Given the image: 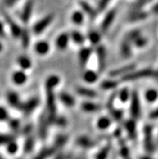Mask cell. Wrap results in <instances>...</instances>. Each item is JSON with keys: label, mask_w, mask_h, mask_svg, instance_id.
<instances>
[{"label": "cell", "mask_w": 158, "mask_h": 159, "mask_svg": "<svg viewBox=\"0 0 158 159\" xmlns=\"http://www.w3.org/2000/svg\"><path fill=\"white\" fill-rule=\"evenodd\" d=\"M156 74L152 70V69H143L139 71L131 72L125 76L122 77V81H134L139 80V79H146L150 77L154 76Z\"/></svg>", "instance_id": "cell-1"}, {"label": "cell", "mask_w": 158, "mask_h": 159, "mask_svg": "<svg viewBox=\"0 0 158 159\" xmlns=\"http://www.w3.org/2000/svg\"><path fill=\"white\" fill-rule=\"evenodd\" d=\"M144 146L148 153H152L154 149L152 140V128L150 125H146L144 129Z\"/></svg>", "instance_id": "cell-2"}, {"label": "cell", "mask_w": 158, "mask_h": 159, "mask_svg": "<svg viewBox=\"0 0 158 159\" xmlns=\"http://www.w3.org/2000/svg\"><path fill=\"white\" fill-rule=\"evenodd\" d=\"M54 19L53 15L49 14L47 15L46 16H44V18H42L40 21L36 23L34 25V28H33V31L36 34H40L41 32H43V31L44 29H46L49 24L52 22V20Z\"/></svg>", "instance_id": "cell-3"}, {"label": "cell", "mask_w": 158, "mask_h": 159, "mask_svg": "<svg viewBox=\"0 0 158 159\" xmlns=\"http://www.w3.org/2000/svg\"><path fill=\"white\" fill-rule=\"evenodd\" d=\"M131 115L134 118H138L140 115V104L137 92H133L131 99Z\"/></svg>", "instance_id": "cell-4"}, {"label": "cell", "mask_w": 158, "mask_h": 159, "mask_svg": "<svg viewBox=\"0 0 158 159\" xmlns=\"http://www.w3.org/2000/svg\"><path fill=\"white\" fill-rule=\"evenodd\" d=\"M33 7H34V1L33 0H27L26 2L24 3L22 13H21V20L25 24L29 22V20H30L32 11H33Z\"/></svg>", "instance_id": "cell-5"}, {"label": "cell", "mask_w": 158, "mask_h": 159, "mask_svg": "<svg viewBox=\"0 0 158 159\" xmlns=\"http://www.w3.org/2000/svg\"><path fill=\"white\" fill-rule=\"evenodd\" d=\"M78 4H79V7H81L84 14L87 15L90 18L94 19L96 17L97 15H98L97 10L91 4L89 3L87 1H86V0H79Z\"/></svg>", "instance_id": "cell-6"}, {"label": "cell", "mask_w": 158, "mask_h": 159, "mask_svg": "<svg viewBox=\"0 0 158 159\" xmlns=\"http://www.w3.org/2000/svg\"><path fill=\"white\" fill-rule=\"evenodd\" d=\"M115 16L116 11L114 9L110 10L105 15L104 19L102 21V24H101V30L102 32H106L108 30V28L111 26L112 23L114 22L115 18Z\"/></svg>", "instance_id": "cell-7"}, {"label": "cell", "mask_w": 158, "mask_h": 159, "mask_svg": "<svg viewBox=\"0 0 158 159\" xmlns=\"http://www.w3.org/2000/svg\"><path fill=\"white\" fill-rule=\"evenodd\" d=\"M135 68H136V66L134 64L127 65V66H124L113 70H111L109 73V75L112 77V78H115V77L117 76L124 77L128 75V74H129V73H131V71L133 70Z\"/></svg>", "instance_id": "cell-8"}, {"label": "cell", "mask_w": 158, "mask_h": 159, "mask_svg": "<svg viewBox=\"0 0 158 159\" xmlns=\"http://www.w3.org/2000/svg\"><path fill=\"white\" fill-rule=\"evenodd\" d=\"M98 57V67L99 72L104 71L106 68V50L104 47L98 46L96 50Z\"/></svg>", "instance_id": "cell-9"}, {"label": "cell", "mask_w": 158, "mask_h": 159, "mask_svg": "<svg viewBox=\"0 0 158 159\" xmlns=\"http://www.w3.org/2000/svg\"><path fill=\"white\" fill-rule=\"evenodd\" d=\"M3 16L5 17V19H6V22L9 24V27H10L11 32L12 35H13L15 37L21 36L23 30L20 28V27L19 26L18 24H16L14 20H12L9 17V16H8L7 14H6L4 11H3Z\"/></svg>", "instance_id": "cell-10"}, {"label": "cell", "mask_w": 158, "mask_h": 159, "mask_svg": "<svg viewBox=\"0 0 158 159\" xmlns=\"http://www.w3.org/2000/svg\"><path fill=\"white\" fill-rule=\"evenodd\" d=\"M148 13L144 11H140V9H134L133 11L128 16V21L130 22H138L148 18Z\"/></svg>", "instance_id": "cell-11"}, {"label": "cell", "mask_w": 158, "mask_h": 159, "mask_svg": "<svg viewBox=\"0 0 158 159\" xmlns=\"http://www.w3.org/2000/svg\"><path fill=\"white\" fill-rule=\"evenodd\" d=\"M38 103L39 101L36 98L31 99L28 101H27L26 103H23L21 110L24 111L25 115H29V114H31L36 108Z\"/></svg>", "instance_id": "cell-12"}, {"label": "cell", "mask_w": 158, "mask_h": 159, "mask_svg": "<svg viewBox=\"0 0 158 159\" xmlns=\"http://www.w3.org/2000/svg\"><path fill=\"white\" fill-rule=\"evenodd\" d=\"M49 120H48V116L41 115L40 119V125H39V133L40 136L42 138H44L46 137L47 134V129H48V125H49Z\"/></svg>", "instance_id": "cell-13"}, {"label": "cell", "mask_w": 158, "mask_h": 159, "mask_svg": "<svg viewBox=\"0 0 158 159\" xmlns=\"http://www.w3.org/2000/svg\"><path fill=\"white\" fill-rule=\"evenodd\" d=\"M7 99L8 103L9 104L13 107H16V108H19L21 110V107H22L23 103H20V100L19 99V96L17 94H16L15 92H9L7 95Z\"/></svg>", "instance_id": "cell-14"}, {"label": "cell", "mask_w": 158, "mask_h": 159, "mask_svg": "<svg viewBox=\"0 0 158 159\" xmlns=\"http://www.w3.org/2000/svg\"><path fill=\"white\" fill-rule=\"evenodd\" d=\"M91 52H92V50L90 48H82L79 52V61H80L81 66L82 67H84L86 63L88 62L90 55H91Z\"/></svg>", "instance_id": "cell-15"}, {"label": "cell", "mask_w": 158, "mask_h": 159, "mask_svg": "<svg viewBox=\"0 0 158 159\" xmlns=\"http://www.w3.org/2000/svg\"><path fill=\"white\" fill-rule=\"evenodd\" d=\"M81 108L82 111L86 112H95L101 110V106L97 103H91V102H85L81 105Z\"/></svg>", "instance_id": "cell-16"}, {"label": "cell", "mask_w": 158, "mask_h": 159, "mask_svg": "<svg viewBox=\"0 0 158 159\" xmlns=\"http://www.w3.org/2000/svg\"><path fill=\"white\" fill-rule=\"evenodd\" d=\"M77 144L82 146V147L89 149V148L94 147V145H96V142L92 141V140H90L87 137H80L77 140Z\"/></svg>", "instance_id": "cell-17"}, {"label": "cell", "mask_w": 158, "mask_h": 159, "mask_svg": "<svg viewBox=\"0 0 158 159\" xmlns=\"http://www.w3.org/2000/svg\"><path fill=\"white\" fill-rule=\"evenodd\" d=\"M125 129L128 134V137L134 139L136 136V123L133 120H128L125 123Z\"/></svg>", "instance_id": "cell-18"}, {"label": "cell", "mask_w": 158, "mask_h": 159, "mask_svg": "<svg viewBox=\"0 0 158 159\" xmlns=\"http://www.w3.org/2000/svg\"><path fill=\"white\" fill-rule=\"evenodd\" d=\"M12 80L16 85H23L27 81V75L23 71H17L12 75Z\"/></svg>", "instance_id": "cell-19"}, {"label": "cell", "mask_w": 158, "mask_h": 159, "mask_svg": "<svg viewBox=\"0 0 158 159\" xmlns=\"http://www.w3.org/2000/svg\"><path fill=\"white\" fill-rule=\"evenodd\" d=\"M69 43V36L66 33H62L58 36L56 40V44L57 48L61 49H65L67 47Z\"/></svg>", "instance_id": "cell-20"}, {"label": "cell", "mask_w": 158, "mask_h": 159, "mask_svg": "<svg viewBox=\"0 0 158 159\" xmlns=\"http://www.w3.org/2000/svg\"><path fill=\"white\" fill-rule=\"evenodd\" d=\"M77 92L82 96L87 97V98H95L97 96V93L94 90L86 87H79L77 90Z\"/></svg>", "instance_id": "cell-21"}, {"label": "cell", "mask_w": 158, "mask_h": 159, "mask_svg": "<svg viewBox=\"0 0 158 159\" xmlns=\"http://www.w3.org/2000/svg\"><path fill=\"white\" fill-rule=\"evenodd\" d=\"M35 49H36V52L38 54H46L47 52H48V50H49V45L45 41H40V42H38L36 44Z\"/></svg>", "instance_id": "cell-22"}, {"label": "cell", "mask_w": 158, "mask_h": 159, "mask_svg": "<svg viewBox=\"0 0 158 159\" xmlns=\"http://www.w3.org/2000/svg\"><path fill=\"white\" fill-rule=\"evenodd\" d=\"M55 147L46 148V149H42L37 155L35 157L34 159H47L50 157L52 154H53L55 152Z\"/></svg>", "instance_id": "cell-23"}, {"label": "cell", "mask_w": 158, "mask_h": 159, "mask_svg": "<svg viewBox=\"0 0 158 159\" xmlns=\"http://www.w3.org/2000/svg\"><path fill=\"white\" fill-rule=\"evenodd\" d=\"M60 99L62 103H64L66 106H69V107H71V106H74L75 101H74V99L72 96L67 93H61L60 94Z\"/></svg>", "instance_id": "cell-24"}, {"label": "cell", "mask_w": 158, "mask_h": 159, "mask_svg": "<svg viewBox=\"0 0 158 159\" xmlns=\"http://www.w3.org/2000/svg\"><path fill=\"white\" fill-rule=\"evenodd\" d=\"M83 79L87 83H93L98 80V75L92 70H87L84 73Z\"/></svg>", "instance_id": "cell-25"}, {"label": "cell", "mask_w": 158, "mask_h": 159, "mask_svg": "<svg viewBox=\"0 0 158 159\" xmlns=\"http://www.w3.org/2000/svg\"><path fill=\"white\" fill-rule=\"evenodd\" d=\"M72 21L78 25L82 24L84 21V13H83V11H74L72 15Z\"/></svg>", "instance_id": "cell-26"}, {"label": "cell", "mask_w": 158, "mask_h": 159, "mask_svg": "<svg viewBox=\"0 0 158 159\" xmlns=\"http://www.w3.org/2000/svg\"><path fill=\"white\" fill-rule=\"evenodd\" d=\"M118 83L113 80H105L102 82L100 84V87L102 90L107 91V90H112L117 87Z\"/></svg>", "instance_id": "cell-27"}, {"label": "cell", "mask_w": 158, "mask_h": 159, "mask_svg": "<svg viewBox=\"0 0 158 159\" xmlns=\"http://www.w3.org/2000/svg\"><path fill=\"white\" fill-rule=\"evenodd\" d=\"M121 54L124 57H129L131 55V43L128 42L126 40H124V42L121 44Z\"/></svg>", "instance_id": "cell-28"}, {"label": "cell", "mask_w": 158, "mask_h": 159, "mask_svg": "<svg viewBox=\"0 0 158 159\" xmlns=\"http://www.w3.org/2000/svg\"><path fill=\"white\" fill-rule=\"evenodd\" d=\"M139 36H140V31L139 30H133L132 31V32H130L129 33H128V34L126 35V36H125V39H124V40H126V41H128V42H134L135 40H136V39L138 38Z\"/></svg>", "instance_id": "cell-29"}, {"label": "cell", "mask_w": 158, "mask_h": 159, "mask_svg": "<svg viewBox=\"0 0 158 159\" xmlns=\"http://www.w3.org/2000/svg\"><path fill=\"white\" fill-rule=\"evenodd\" d=\"M158 97V92L156 90H153V89H151V90H148L146 93H145V99L149 103H152V102H154L155 100H156Z\"/></svg>", "instance_id": "cell-30"}, {"label": "cell", "mask_w": 158, "mask_h": 159, "mask_svg": "<svg viewBox=\"0 0 158 159\" xmlns=\"http://www.w3.org/2000/svg\"><path fill=\"white\" fill-rule=\"evenodd\" d=\"M19 65L20 66V67L24 70H28L32 66V63H31L30 59L28 58L27 57H20L18 60Z\"/></svg>", "instance_id": "cell-31"}, {"label": "cell", "mask_w": 158, "mask_h": 159, "mask_svg": "<svg viewBox=\"0 0 158 159\" xmlns=\"http://www.w3.org/2000/svg\"><path fill=\"white\" fill-rule=\"evenodd\" d=\"M70 36H71V39L73 40V41L78 44H82L83 41H84V36H82V34H81L80 32H78V31H74L71 33Z\"/></svg>", "instance_id": "cell-32"}, {"label": "cell", "mask_w": 158, "mask_h": 159, "mask_svg": "<svg viewBox=\"0 0 158 159\" xmlns=\"http://www.w3.org/2000/svg\"><path fill=\"white\" fill-rule=\"evenodd\" d=\"M111 120L107 117H102L98 120V128L100 129H106L111 125Z\"/></svg>", "instance_id": "cell-33"}, {"label": "cell", "mask_w": 158, "mask_h": 159, "mask_svg": "<svg viewBox=\"0 0 158 159\" xmlns=\"http://www.w3.org/2000/svg\"><path fill=\"white\" fill-rule=\"evenodd\" d=\"M21 40H22V44L24 48H27L30 42V36L29 32L27 29H24L21 34Z\"/></svg>", "instance_id": "cell-34"}, {"label": "cell", "mask_w": 158, "mask_h": 159, "mask_svg": "<svg viewBox=\"0 0 158 159\" xmlns=\"http://www.w3.org/2000/svg\"><path fill=\"white\" fill-rule=\"evenodd\" d=\"M33 146H34V140H33L32 137H28L26 141H25V143H24V151L27 152V153H29L32 150Z\"/></svg>", "instance_id": "cell-35"}, {"label": "cell", "mask_w": 158, "mask_h": 159, "mask_svg": "<svg viewBox=\"0 0 158 159\" xmlns=\"http://www.w3.org/2000/svg\"><path fill=\"white\" fill-rule=\"evenodd\" d=\"M88 38L89 40H90V42L92 43L93 44H98L99 40H100V36H99V34H98L97 32H95V31H91V32L89 33Z\"/></svg>", "instance_id": "cell-36"}, {"label": "cell", "mask_w": 158, "mask_h": 159, "mask_svg": "<svg viewBox=\"0 0 158 159\" xmlns=\"http://www.w3.org/2000/svg\"><path fill=\"white\" fill-rule=\"evenodd\" d=\"M119 98L123 103H125L129 99V91L127 88L122 89L119 93Z\"/></svg>", "instance_id": "cell-37"}, {"label": "cell", "mask_w": 158, "mask_h": 159, "mask_svg": "<svg viewBox=\"0 0 158 159\" xmlns=\"http://www.w3.org/2000/svg\"><path fill=\"white\" fill-rule=\"evenodd\" d=\"M109 150H110L109 146H105L104 148H102L100 151L97 153L95 159H106L108 155V153H109Z\"/></svg>", "instance_id": "cell-38"}, {"label": "cell", "mask_w": 158, "mask_h": 159, "mask_svg": "<svg viewBox=\"0 0 158 159\" xmlns=\"http://www.w3.org/2000/svg\"><path fill=\"white\" fill-rule=\"evenodd\" d=\"M68 141V137L65 135H60L58 136L56 138V141H55V146L56 148L61 147L62 145H64L66 143V141Z\"/></svg>", "instance_id": "cell-39"}, {"label": "cell", "mask_w": 158, "mask_h": 159, "mask_svg": "<svg viewBox=\"0 0 158 159\" xmlns=\"http://www.w3.org/2000/svg\"><path fill=\"white\" fill-rule=\"evenodd\" d=\"M120 154L122 156L124 159H131L130 153H129V149L127 148V146L124 144L121 145L120 148Z\"/></svg>", "instance_id": "cell-40"}, {"label": "cell", "mask_w": 158, "mask_h": 159, "mask_svg": "<svg viewBox=\"0 0 158 159\" xmlns=\"http://www.w3.org/2000/svg\"><path fill=\"white\" fill-rule=\"evenodd\" d=\"M154 0H138L133 6V9H140V8L144 7V5L150 3V2H153Z\"/></svg>", "instance_id": "cell-41"}, {"label": "cell", "mask_w": 158, "mask_h": 159, "mask_svg": "<svg viewBox=\"0 0 158 159\" xmlns=\"http://www.w3.org/2000/svg\"><path fill=\"white\" fill-rule=\"evenodd\" d=\"M7 152L11 154H14L16 152L18 151V145H16V143H15L14 141L13 142H11V143L7 144Z\"/></svg>", "instance_id": "cell-42"}, {"label": "cell", "mask_w": 158, "mask_h": 159, "mask_svg": "<svg viewBox=\"0 0 158 159\" xmlns=\"http://www.w3.org/2000/svg\"><path fill=\"white\" fill-rule=\"evenodd\" d=\"M111 115L112 116H113V118H114L115 120L120 121L123 119V112L121 111H120V110L113 109V110L111 111Z\"/></svg>", "instance_id": "cell-43"}, {"label": "cell", "mask_w": 158, "mask_h": 159, "mask_svg": "<svg viewBox=\"0 0 158 159\" xmlns=\"http://www.w3.org/2000/svg\"><path fill=\"white\" fill-rule=\"evenodd\" d=\"M147 39L144 38V37H141V36H139L138 38L136 39V40L134 41L135 45L137 47H144V45H146L147 44Z\"/></svg>", "instance_id": "cell-44"}, {"label": "cell", "mask_w": 158, "mask_h": 159, "mask_svg": "<svg viewBox=\"0 0 158 159\" xmlns=\"http://www.w3.org/2000/svg\"><path fill=\"white\" fill-rule=\"evenodd\" d=\"M14 141V137L12 135H6V134H2L1 137V141L2 144H9L11 142H13Z\"/></svg>", "instance_id": "cell-45"}, {"label": "cell", "mask_w": 158, "mask_h": 159, "mask_svg": "<svg viewBox=\"0 0 158 159\" xmlns=\"http://www.w3.org/2000/svg\"><path fill=\"white\" fill-rule=\"evenodd\" d=\"M112 0H99L98 4V9L99 11H103L108 6V4L111 2Z\"/></svg>", "instance_id": "cell-46"}, {"label": "cell", "mask_w": 158, "mask_h": 159, "mask_svg": "<svg viewBox=\"0 0 158 159\" xmlns=\"http://www.w3.org/2000/svg\"><path fill=\"white\" fill-rule=\"evenodd\" d=\"M20 0H2V4L3 6H5L6 7L10 8L16 5L18 2H20Z\"/></svg>", "instance_id": "cell-47"}, {"label": "cell", "mask_w": 158, "mask_h": 159, "mask_svg": "<svg viewBox=\"0 0 158 159\" xmlns=\"http://www.w3.org/2000/svg\"><path fill=\"white\" fill-rule=\"evenodd\" d=\"M0 116H1V120L2 121L7 120H8V113L7 111V110L4 107L1 108V112H0Z\"/></svg>", "instance_id": "cell-48"}, {"label": "cell", "mask_w": 158, "mask_h": 159, "mask_svg": "<svg viewBox=\"0 0 158 159\" xmlns=\"http://www.w3.org/2000/svg\"><path fill=\"white\" fill-rule=\"evenodd\" d=\"M10 126H11V128L12 129L16 130V129H19V127H20V122H19L18 120H11Z\"/></svg>", "instance_id": "cell-49"}, {"label": "cell", "mask_w": 158, "mask_h": 159, "mask_svg": "<svg viewBox=\"0 0 158 159\" xmlns=\"http://www.w3.org/2000/svg\"><path fill=\"white\" fill-rule=\"evenodd\" d=\"M149 117L151 119H158V108H156L154 111H152L149 114Z\"/></svg>", "instance_id": "cell-50"}, {"label": "cell", "mask_w": 158, "mask_h": 159, "mask_svg": "<svg viewBox=\"0 0 158 159\" xmlns=\"http://www.w3.org/2000/svg\"><path fill=\"white\" fill-rule=\"evenodd\" d=\"M55 123L57 125H61V126H64L65 125V120L64 118H59L58 120H55Z\"/></svg>", "instance_id": "cell-51"}, {"label": "cell", "mask_w": 158, "mask_h": 159, "mask_svg": "<svg viewBox=\"0 0 158 159\" xmlns=\"http://www.w3.org/2000/svg\"><path fill=\"white\" fill-rule=\"evenodd\" d=\"M152 12L154 14H158V2L152 7Z\"/></svg>", "instance_id": "cell-52"}, {"label": "cell", "mask_w": 158, "mask_h": 159, "mask_svg": "<svg viewBox=\"0 0 158 159\" xmlns=\"http://www.w3.org/2000/svg\"><path fill=\"white\" fill-rule=\"evenodd\" d=\"M55 159H64V157H63V156L62 155H58Z\"/></svg>", "instance_id": "cell-53"}, {"label": "cell", "mask_w": 158, "mask_h": 159, "mask_svg": "<svg viewBox=\"0 0 158 159\" xmlns=\"http://www.w3.org/2000/svg\"><path fill=\"white\" fill-rule=\"evenodd\" d=\"M140 159H152V158H151V157H141Z\"/></svg>", "instance_id": "cell-54"}, {"label": "cell", "mask_w": 158, "mask_h": 159, "mask_svg": "<svg viewBox=\"0 0 158 159\" xmlns=\"http://www.w3.org/2000/svg\"><path fill=\"white\" fill-rule=\"evenodd\" d=\"M156 78H157V79H158V72L156 73Z\"/></svg>", "instance_id": "cell-55"}]
</instances>
